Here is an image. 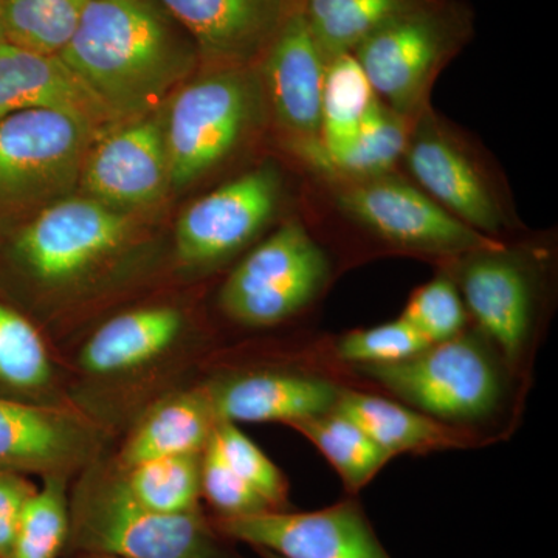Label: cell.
<instances>
[{
	"instance_id": "obj_15",
	"label": "cell",
	"mask_w": 558,
	"mask_h": 558,
	"mask_svg": "<svg viewBox=\"0 0 558 558\" xmlns=\"http://www.w3.org/2000/svg\"><path fill=\"white\" fill-rule=\"evenodd\" d=\"M403 156L422 189L454 218L484 234L505 227L502 209L475 161L428 116L410 132Z\"/></svg>"
},
{
	"instance_id": "obj_33",
	"label": "cell",
	"mask_w": 558,
	"mask_h": 558,
	"mask_svg": "<svg viewBox=\"0 0 558 558\" xmlns=\"http://www.w3.org/2000/svg\"><path fill=\"white\" fill-rule=\"evenodd\" d=\"M429 343L403 318L376 328L354 330L337 344V355L354 365H387L402 362L427 349Z\"/></svg>"
},
{
	"instance_id": "obj_20",
	"label": "cell",
	"mask_w": 558,
	"mask_h": 558,
	"mask_svg": "<svg viewBox=\"0 0 558 558\" xmlns=\"http://www.w3.org/2000/svg\"><path fill=\"white\" fill-rule=\"evenodd\" d=\"M182 314L174 307H146L121 314L102 325L81 351L80 363L94 374L137 368L178 339Z\"/></svg>"
},
{
	"instance_id": "obj_6",
	"label": "cell",
	"mask_w": 558,
	"mask_h": 558,
	"mask_svg": "<svg viewBox=\"0 0 558 558\" xmlns=\"http://www.w3.org/2000/svg\"><path fill=\"white\" fill-rule=\"evenodd\" d=\"M328 277L325 250L301 223L289 222L231 271L220 304L242 325H277L315 299Z\"/></svg>"
},
{
	"instance_id": "obj_18",
	"label": "cell",
	"mask_w": 558,
	"mask_h": 558,
	"mask_svg": "<svg viewBox=\"0 0 558 558\" xmlns=\"http://www.w3.org/2000/svg\"><path fill=\"white\" fill-rule=\"evenodd\" d=\"M205 392L218 422L292 425L336 409L340 388L318 377L258 373L223 381Z\"/></svg>"
},
{
	"instance_id": "obj_7",
	"label": "cell",
	"mask_w": 558,
	"mask_h": 558,
	"mask_svg": "<svg viewBox=\"0 0 558 558\" xmlns=\"http://www.w3.org/2000/svg\"><path fill=\"white\" fill-rule=\"evenodd\" d=\"M376 380L429 417L470 421L487 416L497 407L501 384L494 363L478 341L458 336L387 365H357Z\"/></svg>"
},
{
	"instance_id": "obj_25",
	"label": "cell",
	"mask_w": 558,
	"mask_h": 558,
	"mask_svg": "<svg viewBox=\"0 0 558 558\" xmlns=\"http://www.w3.org/2000/svg\"><path fill=\"white\" fill-rule=\"evenodd\" d=\"M290 427L306 436L325 454L352 492L365 487L392 458L357 424L336 410L295 422Z\"/></svg>"
},
{
	"instance_id": "obj_19",
	"label": "cell",
	"mask_w": 558,
	"mask_h": 558,
	"mask_svg": "<svg viewBox=\"0 0 558 558\" xmlns=\"http://www.w3.org/2000/svg\"><path fill=\"white\" fill-rule=\"evenodd\" d=\"M464 301L481 328L515 359L531 326L532 299L526 274L498 252L472 253L461 275Z\"/></svg>"
},
{
	"instance_id": "obj_16",
	"label": "cell",
	"mask_w": 558,
	"mask_h": 558,
	"mask_svg": "<svg viewBox=\"0 0 558 558\" xmlns=\"http://www.w3.org/2000/svg\"><path fill=\"white\" fill-rule=\"evenodd\" d=\"M215 68L248 65L289 16L288 0H157Z\"/></svg>"
},
{
	"instance_id": "obj_37",
	"label": "cell",
	"mask_w": 558,
	"mask_h": 558,
	"mask_svg": "<svg viewBox=\"0 0 558 558\" xmlns=\"http://www.w3.org/2000/svg\"><path fill=\"white\" fill-rule=\"evenodd\" d=\"M256 550H258V553L260 554V557H263V558H282V557L277 556V554L270 553V550H266V549H256Z\"/></svg>"
},
{
	"instance_id": "obj_1",
	"label": "cell",
	"mask_w": 558,
	"mask_h": 558,
	"mask_svg": "<svg viewBox=\"0 0 558 558\" xmlns=\"http://www.w3.org/2000/svg\"><path fill=\"white\" fill-rule=\"evenodd\" d=\"M60 58L117 123L163 108L202 60L157 0H92Z\"/></svg>"
},
{
	"instance_id": "obj_35",
	"label": "cell",
	"mask_w": 558,
	"mask_h": 558,
	"mask_svg": "<svg viewBox=\"0 0 558 558\" xmlns=\"http://www.w3.org/2000/svg\"><path fill=\"white\" fill-rule=\"evenodd\" d=\"M35 492L21 473L0 470V558H9L22 512Z\"/></svg>"
},
{
	"instance_id": "obj_22",
	"label": "cell",
	"mask_w": 558,
	"mask_h": 558,
	"mask_svg": "<svg viewBox=\"0 0 558 558\" xmlns=\"http://www.w3.org/2000/svg\"><path fill=\"white\" fill-rule=\"evenodd\" d=\"M337 413L357 424L392 458L407 451H428L461 446L453 429L421 411L365 392L340 389Z\"/></svg>"
},
{
	"instance_id": "obj_28",
	"label": "cell",
	"mask_w": 558,
	"mask_h": 558,
	"mask_svg": "<svg viewBox=\"0 0 558 558\" xmlns=\"http://www.w3.org/2000/svg\"><path fill=\"white\" fill-rule=\"evenodd\" d=\"M410 130L405 117L374 98L357 138L351 149L333 161L328 170L349 180H365L389 174L409 145Z\"/></svg>"
},
{
	"instance_id": "obj_17",
	"label": "cell",
	"mask_w": 558,
	"mask_h": 558,
	"mask_svg": "<svg viewBox=\"0 0 558 558\" xmlns=\"http://www.w3.org/2000/svg\"><path fill=\"white\" fill-rule=\"evenodd\" d=\"M32 109L65 110L102 131L119 124L60 57L0 40V120Z\"/></svg>"
},
{
	"instance_id": "obj_3",
	"label": "cell",
	"mask_w": 558,
	"mask_h": 558,
	"mask_svg": "<svg viewBox=\"0 0 558 558\" xmlns=\"http://www.w3.org/2000/svg\"><path fill=\"white\" fill-rule=\"evenodd\" d=\"M264 98L247 65L215 68L182 84L163 109L171 189H185L229 159L258 126Z\"/></svg>"
},
{
	"instance_id": "obj_38",
	"label": "cell",
	"mask_w": 558,
	"mask_h": 558,
	"mask_svg": "<svg viewBox=\"0 0 558 558\" xmlns=\"http://www.w3.org/2000/svg\"><path fill=\"white\" fill-rule=\"evenodd\" d=\"M80 558H113V557L97 556V554H81Z\"/></svg>"
},
{
	"instance_id": "obj_14",
	"label": "cell",
	"mask_w": 558,
	"mask_h": 558,
	"mask_svg": "<svg viewBox=\"0 0 558 558\" xmlns=\"http://www.w3.org/2000/svg\"><path fill=\"white\" fill-rule=\"evenodd\" d=\"M98 446L90 425L68 411L0 399V470L68 478Z\"/></svg>"
},
{
	"instance_id": "obj_9",
	"label": "cell",
	"mask_w": 558,
	"mask_h": 558,
	"mask_svg": "<svg viewBox=\"0 0 558 558\" xmlns=\"http://www.w3.org/2000/svg\"><path fill=\"white\" fill-rule=\"evenodd\" d=\"M132 229L130 213L69 196L36 213L17 238L16 255L39 281L64 284L112 255Z\"/></svg>"
},
{
	"instance_id": "obj_12",
	"label": "cell",
	"mask_w": 558,
	"mask_h": 558,
	"mask_svg": "<svg viewBox=\"0 0 558 558\" xmlns=\"http://www.w3.org/2000/svg\"><path fill=\"white\" fill-rule=\"evenodd\" d=\"M229 537L282 558H391L354 502L317 512L269 510L226 519Z\"/></svg>"
},
{
	"instance_id": "obj_29",
	"label": "cell",
	"mask_w": 558,
	"mask_h": 558,
	"mask_svg": "<svg viewBox=\"0 0 558 558\" xmlns=\"http://www.w3.org/2000/svg\"><path fill=\"white\" fill-rule=\"evenodd\" d=\"M70 499L65 476H46L22 512L9 558H58L68 545Z\"/></svg>"
},
{
	"instance_id": "obj_2",
	"label": "cell",
	"mask_w": 558,
	"mask_h": 558,
	"mask_svg": "<svg viewBox=\"0 0 558 558\" xmlns=\"http://www.w3.org/2000/svg\"><path fill=\"white\" fill-rule=\"evenodd\" d=\"M81 554L113 558H219L197 512L168 515L140 505L120 470L92 469L70 499L69 539Z\"/></svg>"
},
{
	"instance_id": "obj_10",
	"label": "cell",
	"mask_w": 558,
	"mask_h": 558,
	"mask_svg": "<svg viewBox=\"0 0 558 558\" xmlns=\"http://www.w3.org/2000/svg\"><path fill=\"white\" fill-rule=\"evenodd\" d=\"M281 174L263 165L193 202L175 227V250L189 267H211L255 240L277 215Z\"/></svg>"
},
{
	"instance_id": "obj_13",
	"label": "cell",
	"mask_w": 558,
	"mask_h": 558,
	"mask_svg": "<svg viewBox=\"0 0 558 558\" xmlns=\"http://www.w3.org/2000/svg\"><path fill=\"white\" fill-rule=\"evenodd\" d=\"M326 65L303 10L290 11L264 51L260 83L279 126L306 154L319 150Z\"/></svg>"
},
{
	"instance_id": "obj_4",
	"label": "cell",
	"mask_w": 558,
	"mask_h": 558,
	"mask_svg": "<svg viewBox=\"0 0 558 558\" xmlns=\"http://www.w3.org/2000/svg\"><path fill=\"white\" fill-rule=\"evenodd\" d=\"M105 132L58 109L22 110L0 120V211H40L69 197Z\"/></svg>"
},
{
	"instance_id": "obj_24",
	"label": "cell",
	"mask_w": 558,
	"mask_h": 558,
	"mask_svg": "<svg viewBox=\"0 0 558 558\" xmlns=\"http://www.w3.org/2000/svg\"><path fill=\"white\" fill-rule=\"evenodd\" d=\"M428 0H304L303 13L326 61L352 53L371 33Z\"/></svg>"
},
{
	"instance_id": "obj_23",
	"label": "cell",
	"mask_w": 558,
	"mask_h": 558,
	"mask_svg": "<svg viewBox=\"0 0 558 558\" xmlns=\"http://www.w3.org/2000/svg\"><path fill=\"white\" fill-rule=\"evenodd\" d=\"M374 98L354 54L344 53L328 61L323 84L322 140L314 157L319 165L329 168L351 149Z\"/></svg>"
},
{
	"instance_id": "obj_32",
	"label": "cell",
	"mask_w": 558,
	"mask_h": 558,
	"mask_svg": "<svg viewBox=\"0 0 558 558\" xmlns=\"http://www.w3.org/2000/svg\"><path fill=\"white\" fill-rule=\"evenodd\" d=\"M400 318L435 344L461 336L468 315L457 286L438 277L414 292Z\"/></svg>"
},
{
	"instance_id": "obj_11",
	"label": "cell",
	"mask_w": 558,
	"mask_h": 558,
	"mask_svg": "<svg viewBox=\"0 0 558 558\" xmlns=\"http://www.w3.org/2000/svg\"><path fill=\"white\" fill-rule=\"evenodd\" d=\"M80 185L92 199L130 215L159 204L171 189L163 108L101 134L84 161Z\"/></svg>"
},
{
	"instance_id": "obj_21",
	"label": "cell",
	"mask_w": 558,
	"mask_h": 558,
	"mask_svg": "<svg viewBox=\"0 0 558 558\" xmlns=\"http://www.w3.org/2000/svg\"><path fill=\"white\" fill-rule=\"evenodd\" d=\"M218 418L207 392H189L161 402L132 433L121 453V468L148 459L202 453Z\"/></svg>"
},
{
	"instance_id": "obj_8",
	"label": "cell",
	"mask_w": 558,
	"mask_h": 558,
	"mask_svg": "<svg viewBox=\"0 0 558 558\" xmlns=\"http://www.w3.org/2000/svg\"><path fill=\"white\" fill-rule=\"evenodd\" d=\"M351 182L339 194L340 208L389 244L429 255L502 250L497 241L454 218L407 180L384 174Z\"/></svg>"
},
{
	"instance_id": "obj_30",
	"label": "cell",
	"mask_w": 558,
	"mask_h": 558,
	"mask_svg": "<svg viewBox=\"0 0 558 558\" xmlns=\"http://www.w3.org/2000/svg\"><path fill=\"white\" fill-rule=\"evenodd\" d=\"M50 377L49 354L38 330L0 303V381L28 391L49 384Z\"/></svg>"
},
{
	"instance_id": "obj_5",
	"label": "cell",
	"mask_w": 558,
	"mask_h": 558,
	"mask_svg": "<svg viewBox=\"0 0 558 558\" xmlns=\"http://www.w3.org/2000/svg\"><path fill=\"white\" fill-rule=\"evenodd\" d=\"M465 17L444 0H428L388 21L352 51L371 89L400 116L424 108L444 62L465 38Z\"/></svg>"
},
{
	"instance_id": "obj_26",
	"label": "cell",
	"mask_w": 558,
	"mask_h": 558,
	"mask_svg": "<svg viewBox=\"0 0 558 558\" xmlns=\"http://www.w3.org/2000/svg\"><path fill=\"white\" fill-rule=\"evenodd\" d=\"M202 453L148 459L121 468L124 486L140 505L154 512L180 515L197 512Z\"/></svg>"
},
{
	"instance_id": "obj_27",
	"label": "cell",
	"mask_w": 558,
	"mask_h": 558,
	"mask_svg": "<svg viewBox=\"0 0 558 558\" xmlns=\"http://www.w3.org/2000/svg\"><path fill=\"white\" fill-rule=\"evenodd\" d=\"M92 0H7L3 39L36 53L60 57Z\"/></svg>"
},
{
	"instance_id": "obj_34",
	"label": "cell",
	"mask_w": 558,
	"mask_h": 558,
	"mask_svg": "<svg viewBox=\"0 0 558 558\" xmlns=\"http://www.w3.org/2000/svg\"><path fill=\"white\" fill-rule=\"evenodd\" d=\"M201 488L222 520L269 512L270 506L230 468L218 444L209 438L201 458Z\"/></svg>"
},
{
	"instance_id": "obj_31",
	"label": "cell",
	"mask_w": 558,
	"mask_h": 558,
	"mask_svg": "<svg viewBox=\"0 0 558 558\" xmlns=\"http://www.w3.org/2000/svg\"><path fill=\"white\" fill-rule=\"evenodd\" d=\"M213 439L231 469L259 495L271 510L288 502V483L270 458L236 424L218 422Z\"/></svg>"
},
{
	"instance_id": "obj_36",
	"label": "cell",
	"mask_w": 558,
	"mask_h": 558,
	"mask_svg": "<svg viewBox=\"0 0 558 558\" xmlns=\"http://www.w3.org/2000/svg\"><path fill=\"white\" fill-rule=\"evenodd\" d=\"M7 0H0V40H3V10H5Z\"/></svg>"
}]
</instances>
